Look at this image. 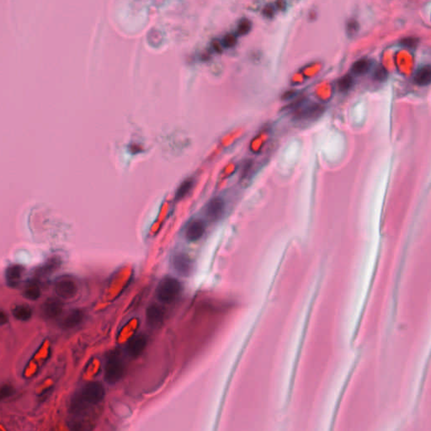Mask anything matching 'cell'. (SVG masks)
I'll return each instance as SVG.
<instances>
[{
	"label": "cell",
	"mask_w": 431,
	"mask_h": 431,
	"mask_svg": "<svg viewBox=\"0 0 431 431\" xmlns=\"http://www.w3.org/2000/svg\"><path fill=\"white\" fill-rule=\"evenodd\" d=\"M354 85V78L352 76L350 75V74H346V75L343 76L342 78L339 80L338 82V87H339V89L341 92H347V91L350 90Z\"/></svg>",
	"instance_id": "ffe728a7"
},
{
	"label": "cell",
	"mask_w": 431,
	"mask_h": 431,
	"mask_svg": "<svg viewBox=\"0 0 431 431\" xmlns=\"http://www.w3.org/2000/svg\"><path fill=\"white\" fill-rule=\"evenodd\" d=\"M223 44H222L221 42L218 41V40H214L212 42V47L213 49L215 50L217 52H223Z\"/></svg>",
	"instance_id": "83f0119b"
},
{
	"label": "cell",
	"mask_w": 431,
	"mask_h": 431,
	"mask_svg": "<svg viewBox=\"0 0 431 431\" xmlns=\"http://www.w3.org/2000/svg\"><path fill=\"white\" fill-rule=\"evenodd\" d=\"M24 275V268L21 265H13L6 269V283L10 287H16L20 284Z\"/></svg>",
	"instance_id": "5bb4252c"
},
{
	"label": "cell",
	"mask_w": 431,
	"mask_h": 431,
	"mask_svg": "<svg viewBox=\"0 0 431 431\" xmlns=\"http://www.w3.org/2000/svg\"><path fill=\"white\" fill-rule=\"evenodd\" d=\"M181 289V284L177 279L167 276L162 279L157 286V298L162 303H171L179 296Z\"/></svg>",
	"instance_id": "277c9868"
},
{
	"label": "cell",
	"mask_w": 431,
	"mask_h": 431,
	"mask_svg": "<svg viewBox=\"0 0 431 431\" xmlns=\"http://www.w3.org/2000/svg\"><path fill=\"white\" fill-rule=\"evenodd\" d=\"M371 66H372L371 61L363 58L356 61V63H354L351 68V71L356 75H363L368 72L369 69L371 68Z\"/></svg>",
	"instance_id": "ac0fdd59"
},
{
	"label": "cell",
	"mask_w": 431,
	"mask_h": 431,
	"mask_svg": "<svg viewBox=\"0 0 431 431\" xmlns=\"http://www.w3.org/2000/svg\"><path fill=\"white\" fill-rule=\"evenodd\" d=\"M295 366L281 360L234 366L214 431H282Z\"/></svg>",
	"instance_id": "6da1fadb"
},
{
	"label": "cell",
	"mask_w": 431,
	"mask_h": 431,
	"mask_svg": "<svg viewBox=\"0 0 431 431\" xmlns=\"http://www.w3.org/2000/svg\"><path fill=\"white\" fill-rule=\"evenodd\" d=\"M126 372L125 361L118 351L108 354L104 366V379L109 384H116L122 379Z\"/></svg>",
	"instance_id": "3957f363"
},
{
	"label": "cell",
	"mask_w": 431,
	"mask_h": 431,
	"mask_svg": "<svg viewBox=\"0 0 431 431\" xmlns=\"http://www.w3.org/2000/svg\"><path fill=\"white\" fill-rule=\"evenodd\" d=\"M225 201L221 197L212 198L205 206L206 217L210 221H219L225 212Z\"/></svg>",
	"instance_id": "52a82bcc"
},
{
	"label": "cell",
	"mask_w": 431,
	"mask_h": 431,
	"mask_svg": "<svg viewBox=\"0 0 431 431\" xmlns=\"http://www.w3.org/2000/svg\"><path fill=\"white\" fill-rule=\"evenodd\" d=\"M192 186V179H186V180H184V181L179 185V187L178 188V190H177L176 195H175L176 200H181V199H183L184 196H186V195H188V193L190 192Z\"/></svg>",
	"instance_id": "d6986e66"
},
{
	"label": "cell",
	"mask_w": 431,
	"mask_h": 431,
	"mask_svg": "<svg viewBox=\"0 0 431 431\" xmlns=\"http://www.w3.org/2000/svg\"><path fill=\"white\" fill-rule=\"evenodd\" d=\"M325 111V107L319 104H312L307 106L301 108L296 113V119L305 121V120H312L320 117Z\"/></svg>",
	"instance_id": "4fadbf2b"
},
{
	"label": "cell",
	"mask_w": 431,
	"mask_h": 431,
	"mask_svg": "<svg viewBox=\"0 0 431 431\" xmlns=\"http://www.w3.org/2000/svg\"><path fill=\"white\" fill-rule=\"evenodd\" d=\"M14 392H15V389L12 386L9 384L4 385L0 390V397L1 399H6L11 397L14 394Z\"/></svg>",
	"instance_id": "603a6c76"
},
{
	"label": "cell",
	"mask_w": 431,
	"mask_h": 431,
	"mask_svg": "<svg viewBox=\"0 0 431 431\" xmlns=\"http://www.w3.org/2000/svg\"><path fill=\"white\" fill-rule=\"evenodd\" d=\"M105 390L99 382H90L83 385L73 395L69 406V412L73 416H82L104 399Z\"/></svg>",
	"instance_id": "7a4b0ae2"
},
{
	"label": "cell",
	"mask_w": 431,
	"mask_h": 431,
	"mask_svg": "<svg viewBox=\"0 0 431 431\" xmlns=\"http://www.w3.org/2000/svg\"><path fill=\"white\" fill-rule=\"evenodd\" d=\"M205 232V223L200 219H193L185 228L184 235L188 241L196 242L202 238Z\"/></svg>",
	"instance_id": "30bf717a"
},
{
	"label": "cell",
	"mask_w": 431,
	"mask_h": 431,
	"mask_svg": "<svg viewBox=\"0 0 431 431\" xmlns=\"http://www.w3.org/2000/svg\"><path fill=\"white\" fill-rule=\"evenodd\" d=\"M359 26L358 23L355 21H350L347 26V31L350 35H353L358 31Z\"/></svg>",
	"instance_id": "4316f807"
},
{
	"label": "cell",
	"mask_w": 431,
	"mask_h": 431,
	"mask_svg": "<svg viewBox=\"0 0 431 431\" xmlns=\"http://www.w3.org/2000/svg\"><path fill=\"white\" fill-rule=\"evenodd\" d=\"M262 13L266 18L272 19L275 16V7L271 4H268L263 9Z\"/></svg>",
	"instance_id": "d4e9b609"
},
{
	"label": "cell",
	"mask_w": 431,
	"mask_h": 431,
	"mask_svg": "<svg viewBox=\"0 0 431 431\" xmlns=\"http://www.w3.org/2000/svg\"><path fill=\"white\" fill-rule=\"evenodd\" d=\"M373 76H374V78L376 80L382 82V81L387 79L388 73H387L386 68H383V67H379V68H377L376 69V71L374 72V75Z\"/></svg>",
	"instance_id": "cb8c5ba5"
},
{
	"label": "cell",
	"mask_w": 431,
	"mask_h": 431,
	"mask_svg": "<svg viewBox=\"0 0 431 431\" xmlns=\"http://www.w3.org/2000/svg\"><path fill=\"white\" fill-rule=\"evenodd\" d=\"M84 318V313L80 309L71 310L59 322L60 327L63 330H71L77 327L83 322Z\"/></svg>",
	"instance_id": "7c38bea8"
},
{
	"label": "cell",
	"mask_w": 431,
	"mask_h": 431,
	"mask_svg": "<svg viewBox=\"0 0 431 431\" xmlns=\"http://www.w3.org/2000/svg\"><path fill=\"white\" fill-rule=\"evenodd\" d=\"M251 29H252V22L249 19H242L241 21H239L237 33L239 36H244V35H247L251 31Z\"/></svg>",
	"instance_id": "44dd1931"
},
{
	"label": "cell",
	"mask_w": 431,
	"mask_h": 431,
	"mask_svg": "<svg viewBox=\"0 0 431 431\" xmlns=\"http://www.w3.org/2000/svg\"><path fill=\"white\" fill-rule=\"evenodd\" d=\"M402 43L405 47H409V48H414L417 46V43H418V39H416L414 37H408V38L402 40Z\"/></svg>",
	"instance_id": "484cf974"
},
{
	"label": "cell",
	"mask_w": 431,
	"mask_h": 431,
	"mask_svg": "<svg viewBox=\"0 0 431 431\" xmlns=\"http://www.w3.org/2000/svg\"><path fill=\"white\" fill-rule=\"evenodd\" d=\"M54 291L60 299L68 300L75 296L78 291V286L75 281L70 276L63 275L55 281Z\"/></svg>",
	"instance_id": "5b68a950"
},
{
	"label": "cell",
	"mask_w": 431,
	"mask_h": 431,
	"mask_svg": "<svg viewBox=\"0 0 431 431\" xmlns=\"http://www.w3.org/2000/svg\"><path fill=\"white\" fill-rule=\"evenodd\" d=\"M12 313L16 319L19 320V321L26 322V321L32 318L33 312H32L31 306L26 305V304H21V305H18V306L14 307V309L12 310Z\"/></svg>",
	"instance_id": "e0dca14e"
},
{
	"label": "cell",
	"mask_w": 431,
	"mask_h": 431,
	"mask_svg": "<svg viewBox=\"0 0 431 431\" xmlns=\"http://www.w3.org/2000/svg\"><path fill=\"white\" fill-rule=\"evenodd\" d=\"M22 295L24 297L30 301H37L42 296V290L38 282L36 281H30L24 286Z\"/></svg>",
	"instance_id": "9a60e30c"
},
{
	"label": "cell",
	"mask_w": 431,
	"mask_h": 431,
	"mask_svg": "<svg viewBox=\"0 0 431 431\" xmlns=\"http://www.w3.org/2000/svg\"><path fill=\"white\" fill-rule=\"evenodd\" d=\"M237 37L234 34H228L224 37L222 44L225 48H231L237 44Z\"/></svg>",
	"instance_id": "7402d4cb"
},
{
	"label": "cell",
	"mask_w": 431,
	"mask_h": 431,
	"mask_svg": "<svg viewBox=\"0 0 431 431\" xmlns=\"http://www.w3.org/2000/svg\"><path fill=\"white\" fill-rule=\"evenodd\" d=\"M63 303L59 299L48 298L42 306V313L47 319H55L63 312Z\"/></svg>",
	"instance_id": "ba28073f"
},
{
	"label": "cell",
	"mask_w": 431,
	"mask_h": 431,
	"mask_svg": "<svg viewBox=\"0 0 431 431\" xmlns=\"http://www.w3.org/2000/svg\"><path fill=\"white\" fill-rule=\"evenodd\" d=\"M414 82L418 85H428L431 83V66H423L418 69L414 75Z\"/></svg>",
	"instance_id": "2e32d148"
},
{
	"label": "cell",
	"mask_w": 431,
	"mask_h": 431,
	"mask_svg": "<svg viewBox=\"0 0 431 431\" xmlns=\"http://www.w3.org/2000/svg\"><path fill=\"white\" fill-rule=\"evenodd\" d=\"M148 345V339L143 334L134 335L128 341L127 345V353L132 358H138L143 353Z\"/></svg>",
	"instance_id": "8992f818"
},
{
	"label": "cell",
	"mask_w": 431,
	"mask_h": 431,
	"mask_svg": "<svg viewBox=\"0 0 431 431\" xmlns=\"http://www.w3.org/2000/svg\"><path fill=\"white\" fill-rule=\"evenodd\" d=\"M294 94H295V92H294V91H291V92H287V93H285V94H284L283 99H290V98H291V97L294 96Z\"/></svg>",
	"instance_id": "f1b7e54d"
},
{
	"label": "cell",
	"mask_w": 431,
	"mask_h": 431,
	"mask_svg": "<svg viewBox=\"0 0 431 431\" xmlns=\"http://www.w3.org/2000/svg\"><path fill=\"white\" fill-rule=\"evenodd\" d=\"M165 311L158 304H152L146 311V319L151 328H159L164 322Z\"/></svg>",
	"instance_id": "9c48e42d"
},
{
	"label": "cell",
	"mask_w": 431,
	"mask_h": 431,
	"mask_svg": "<svg viewBox=\"0 0 431 431\" xmlns=\"http://www.w3.org/2000/svg\"><path fill=\"white\" fill-rule=\"evenodd\" d=\"M172 265L174 270L182 276H188L192 272V260L188 255L178 254L172 260Z\"/></svg>",
	"instance_id": "8fae6325"
}]
</instances>
